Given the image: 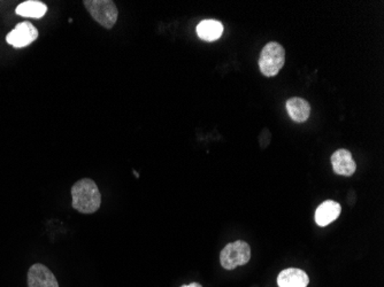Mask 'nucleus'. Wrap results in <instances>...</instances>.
Returning <instances> with one entry per match:
<instances>
[{"label":"nucleus","instance_id":"f257e3e1","mask_svg":"<svg viewBox=\"0 0 384 287\" xmlns=\"http://www.w3.org/2000/svg\"><path fill=\"white\" fill-rule=\"evenodd\" d=\"M73 208L82 214H93L101 205V195L96 183L90 178H82L71 188Z\"/></svg>","mask_w":384,"mask_h":287},{"label":"nucleus","instance_id":"f03ea898","mask_svg":"<svg viewBox=\"0 0 384 287\" xmlns=\"http://www.w3.org/2000/svg\"><path fill=\"white\" fill-rule=\"evenodd\" d=\"M285 64V47L276 42H271L263 47L259 58L261 74L266 77H274Z\"/></svg>","mask_w":384,"mask_h":287},{"label":"nucleus","instance_id":"7ed1b4c3","mask_svg":"<svg viewBox=\"0 0 384 287\" xmlns=\"http://www.w3.org/2000/svg\"><path fill=\"white\" fill-rule=\"evenodd\" d=\"M84 8L104 28H113L118 21L119 11L112 0H84Z\"/></svg>","mask_w":384,"mask_h":287},{"label":"nucleus","instance_id":"20e7f679","mask_svg":"<svg viewBox=\"0 0 384 287\" xmlns=\"http://www.w3.org/2000/svg\"><path fill=\"white\" fill-rule=\"evenodd\" d=\"M251 260V249L249 244L237 240L228 244L220 254V263L226 270H234L237 266H245Z\"/></svg>","mask_w":384,"mask_h":287},{"label":"nucleus","instance_id":"39448f33","mask_svg":"<svg viewBox=\"0 0 384 287\" xmlns=\"http://www.w3.org/2000/svg\"><path fill=\"white\" fill-rule=\"evenodd\" d=\"M38 38V30L32 22H20L8 36L6 42L15 49L28 47Z\"/></svg>","mask_w":384,"mask_h":287},{"label":"nucleus","instance_id":"423d86ee","mask_svg":"<svg viewBox=\"0 0 384 287\" xmlns=\"http://www.w3.org/2000/svg\"><path fill=\"white\" fill-rule=\"evenodd\" d=\"M28 287H59L57 278L47 266L35 263L28 270Z\"/></svg>","mask_w":384,"mask_h":287},{"label":"nucleus","instance_id":"0eeeda50","mask_svg":"<svg viewBox=\"0 0 384 287\" xmlns=\"http://www.w3.org/2000/svg\"><path fill=\"white\" fill-rule=\"evenodd\" d=\"M331 161L335 174L350 177L356 173V162L353 160L352 154L348 149H337L331 155Z\"/></svg>","mask_w":384,"mask_h":287},{"label":"nucleus","instance_id":"6e6552de","mask_svg":"<svg viewBox=\"0 0 384 287\" xmlns=\"http://www.w3.org/2000/svg\"><path fill=\"white\" fill-rule=\"evenodd\" d=\"M341 207L338 202L327 200L321 203L315 210V222L319 227H327L337 220L341 215Z\"/></svg>","mask_w":384,"mask_h":287},{"label":"nucleus","instance_id":"1a4fd4ad","mask_svg":"<svg viewBox=\"0 0 384 287\" xmlns=\"http://www.w3.org/2000/svg\"><path fill=\"white\" fill-rule=\"evenodd\" d=\"M310 278L304 270L289 268L282 270L278 276V287H307Z\"/></svg>","mask_w":384,"mask_h":287},{"label":"nucleus","instance_id":"9d476101","mask_svg":"<svg viewBox=\"0 0 384 287\" xmlns=\"http://www.w3.org/2000/svg\"><path fill=\"white\" fill-rule=\"evenodd\" d=\"M285 107L288 110L289 116L297 123H304L310 118L311 105L307 100L293 97L287 101Z\"/></svg>","mask_w":384,"mask_h":287},{"label":"nucleus","instance_id":"9b49d317","mask_svg":"<svg viewBox=\"0 0 384 287\" xmlns=\"http://www.w3.org/2000/svg\"><path fill=\"white\" fill-rule=\"evenodd\" d=\"M224 34V25L217 20H204L197 25V35L205 42H214Z\"/></svg>","mask_w":384,"mask_h":287},{"label":"nucleus","instance_id":"f8f14e48","mask_svg":"<svg viewBox=\"0 0 384 287\" xmlns=\"http://www.w3.org/2000/svg\"><path fill=\"white\" fill-rule=\"evenodd\" d=\"M15 12H16V14L23 16V18H40L47 14V6L42 1L28 0V1L19 5Z\"/></svg>","mask_w":384,"mask_h":287},{"label":"nucleus","instance_id":"ddd939ff","mask_svg":"<svg viewBox=\"0 0 384 287\" xmlns=\"http://www.w3.org/2000/svg\"><path fill=\"white\" fill-rule=\"evenodd\" d=\"M260 145H261V149H266L267 146L269 145V142H271V132L268 129H265L261 135L259 136Z\"/></svg>","mask_w":384,"mask_h":287},{"label":"nucleus","instance_id":"4468645a","mask_svg":"<svg viewBox=\"0 0 384 287\" xmlns=\"http://www.w3.org/2000/svg\"><path fill=\"white\" fill-rule=\"evenodd\" d=\"M181 287H203L200 283H191L189 285H182Z\"/></svg>","mask_w":384,"mask_h":287}]
</instances>
